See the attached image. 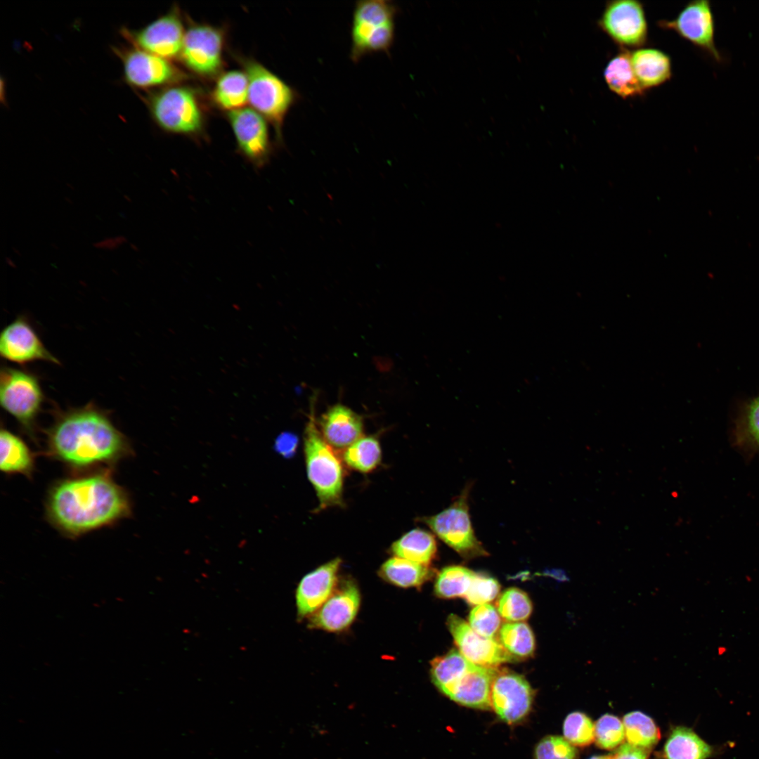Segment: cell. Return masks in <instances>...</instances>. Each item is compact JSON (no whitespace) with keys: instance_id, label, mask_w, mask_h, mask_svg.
<instances>
[{"instance_id":"cell-6","label":"cell","mask_w":759,"mask_h":759,"mask_svg":"<svg viewBox=\"0 0 759 759\" xmlns=\"http://www.w3.org/2000/svg\"><path fill=\"white\" fill-rule=\"evenodd\" d=\"M147 105L153 119L162 130L196 136L205 125L202 107L194 90L173 84L149 94Z\"/></svg>"},{"instance_id":"cell-41","label":"cell","mask_w":759,"mask_h":759,"mask_svg":"<svg viewBox=\"0 0 759 759\" xmlns=\"http://www.w3.org/2000/svg\"><path fill=\"white\" fill-rule=\"evenodd\" d=\"M649 751L623 743L613 754V759H647Z\"/></svg>"},{"instance_id":"cell-4","label":"cell","mask_w":759,"mask_h":759,"mask_svg":"<svg viewBox=\"0 0 759 759\" xmlns=\"http://www.w3.org/2000/svg\"><path fill=\"white\" fill-rule=\"evenodd\" d=\"M398 7L392 1L366 0L356 3L351 22L350 58L358 62L365 56L390 51L395 38Z\"/></svg>"},{"instance_id":"cell-32","label":"cell","mask_w":759,"mask_h":759,"mask_svg":"<svg viewBox=\"0 0 759 759\" xmlns=\"http://www.w3.org/2000/svg\"><path fill=\"white\" fill-rule=\"evenodd\" d=\"M474 574V572L461 566L446 567L436 578L434 592L442 598L465 597Z\"/></svg>"},{"instance_id":"cell-42","label":"cell","mask_w":759,"mask_h":759,"mask_svg":"<svg viewBox=\"0 0 759 759\" xmlns=\"http://www.w3.org/2000/svg\"><path fill=\"white\" fill-rule=\"evenodd\" d=\"M590 759H613V755H595Z\"/></svg>"},{"instance_id":"cell-36","label":"cell","mask_w":759,"mask_h":759,"mask_svg":"<svg viewBox=\"0 0 759 759\" xmlns=\"http://www.w3.org/2000/svg\"><path fill=\"white\" fill-rule=\"evenodd\" d=\"M533 759H578V752L564 737L547 735L536 744Z\"/></svg>"},{"instance_id":"cell-9","label":"cell","mask_w":759,"mask_h":759,"mask_svg":"<svg viewBox=\"0 0 759 759\" xmlns=\"http://www.w3.org/2000/svg\"><path fill=\"white\" fill-rule=\"evenodd\" d=\"M465 491L450 507L424 519V522L446 545L462 557L472 558L487 554L475 536Z\"/></svg>"},{"instance_id":"cell-11","label":"cell","mask_w":759,"mask_h":759,"mask_svg":"<svg viewBox=\"0 0 759 759\" xmlns=\"http://www.w3.org/2000/svg\"><path fill=\"white\" fill-rule=\"evenodd\" d=\"M535 692L519 674L498 670L491 691V708L497 718L510 726L522 724L533 708Z\"/></svg>"},{"instance_id":"cell-18","label":"cell","mask_w":759,"mask_h":759,"mask_svg":"<svg viewBox=\"0 0 759 759\" xmlns=\"http://www.w3.org/2000/svg\"><path fill=\"white\" fill-rule=\"evenodd\" d=\"M447 625L458 650L472 663L496 668L501 663L515 660L499 642L479 635L457 615L450 614Z\"/></svg>"},{"instance_id":"cell-20","label":"cell","mask_w":759,"mask_h":759,"mask_svg":"<svg viewBox=\"0 0 759 759\" xmlns=\"http://www.w3.org/2000/svg\"><path fill=\"white\" fill-rule=\"evenodd\" d=\"M342 560L336 557L306 574L295 593L298 618L311 616L337 588Z\"/></svg>"},{"instance_id":"cell-14","label":"cell","mask_w":759,"mask_h":759,"mask_svg":"<svg viewBox=\"0 0 759 759\" xmlns=\"http://www.w3.org/2000/svg\"><path fill=\"white\" fill-rule=\"evenodd\" d=\"M185 32L176 7L140 30H123L134 46L167 60L179 58Z\"/></svg>"},{"instance_id":"cell-33","label":"cell","mask_w":759,"mask_h":759,"mask_svg":"<svg viewBox=\"0 0 759 759\" xmlns=\"http://www.w3.org/2000/svg\"><path fill=\"white\" fill-rule=\"evenodd\" d=\"M500 616L511 622H521L532 612V603L526 592L517 588L505 590L497 604Z\"/></svg>"},{"instance_id":"cell-17","label":"cell","mask_w":759,"mask_h":759,"mask_svg":"<svg viewBox=\"0 0 759 759\" xmlns=\"http://www.w3.org/2000/svg\"><path fill=\"white\" fill-rule=\"evenodd\" d=\"M0 354L4 359L19 365L39 361L60 364L23 316H18L2 330Z\"/></svg>"},{"instance_id":"cell-28","label":"cell","mask_w":759,"mask_h":759,"mask_svg":"<svg viewBox=\"0 0 759 759\" xmlns=\"http://www.w3.org/2000/svg\"><path fill=\"white\" fill-rule=\"evenodd\" d=\"M378 573L389 583L406 588L422 585L431 571L428 565L393 557L382 564Z\"/></svg>"},{"instance_id":"cell-5","label":"cell","mask_w":759,"mask_h":759,"mask_svg":"<svg viewBox=\"0 0 759 759\" xmlns=\"http://www.w3.org/2000/svg\"><path fill=\"white\" fill-rule=\"evenodd\" d=\"M304 453L308 478L316 491L320 508L341 504L342 465L332 446L323 437L313 412L304 432Z\"/></svg>"},{"instance_id":"cell-38","label":"cell","mask_w":759,"mask_h":759,"mask_svg":"<svg viewBox=\"0 0 759 759\" xmlns=\"http://www.w3.org/2000/svg\"><path fill=\"white\" fill-rule=\"evenodd\" d=\"M499 592L500 584L495 579L475 573L464 597L472 605H480L493 601Z\"/></svg>"},{"instance_id":"cell-24","label":"cell","mask_w":759,"mask_h":759,"mask_svg":"<svg viewBox=\"0 0 759 759\" xmlns=\"http://www.w3.org/2000/svg\"><path fill=\"white\" fill-rule=\"evenodd\" d=\"M630 60L635 74L644 89L659 86L671 77L670 57L660 50H636L630 53Z\"/></svg>"},{"instance_id":"cell-7","label":"cell","mask_w":759,"mask_h":759,"mask_svg":"<svg viewBox=\"0 0 759 759\" xmlns=\"http://www.w3.org/2000/svg\"><path fill=\"white\" fill-rule=\"evenodd\" d=\"M248 79V102L273 126L279 140L285 117L298 99L285 81L252 58L240 59Z\"/></svg>"},{"instance_id":"cell-19","label":"cell","mask_w":759,"mask_h":759,"mask_svg":"<svg viewBox=\"0 0 759 759\" xmlns=\"http://www.w3.org/2000/svg\"><path fill=\"white\" fill-rule=\"evenodd\" d=\"M360 605L361 594L357 585L346 580L310 616L309 626L332 632L343 631L355 620Z\"/></svg>"},{"instance_id":"cell-23","label":"cell","mask_w":759,"mask_h":759,"mask_svg":"<svg viewBox=\"0 0 759 759\" xmlns=\"http://www.w3.org/2000/svg\"><path fill=\"white\" fill-rule=\"evenodd\" d=\"M0 446L1 472L8 475L21 474L32 479L35 469V456L25 441L2 427Z\"/></svg>"},{"instance_id":"cell-3","label":"cell","mask_w":759,"mask_h":759,"mask_svg":"<svg viewBox=\"0 0 759 759\" xmlns=\"http://www.w3.org/2000/svg\"><path fill=\"white\" fill-rule=\"evenodd\" d=\"M497 668L476 665L458 649H452L431 661L435 687L453 701L465 707L491 709V691Z\"/></svg>"},{"instance_id":"cell-2","label":"cell","mask_w":759,"mask_h":759,"mask_svg":"<svg viewBox=\"0 0 759 759\" xmlns=\"http://www.w3.org/2000/svg\"><path fill=\"white\" fill-rule=\"evenodd\" d=\"M46 430V453L74 472L112 469L134 454L129 439L108 413L93 402L79 408L54 410Z\"/></svg>"},{"instance_id":"cell-25","label":"cell","mask_w":759,"mask_h":759,"mask_svg":"<svg viewBox=\"0 0 759 759\" xmlns=\"http://www.w3.org/2000/svg\"><path fill=\"white\" fill-rule=\"evenodd\" d=\"M248 79L245 72L230 70L221 74L212 92L214 103L228 112L242 108L248 102Z\"/></svg>"},{"instance_id":"cell-40","label":"cell","mask_w":759,"mask_h":759,"mask_svg":"<svg viewBox=\"0 0 759 759\" xmlns=\"http://www.w3.org/2000/svg\"><path fill=\"white\" fill-rule=\"evenodd\" d=\"M747 427L751 435L759 443V397L753 400L748 406Z\"/></svg>"},{"instance_id":"cell-35","label":"cell","mask_w":759,"mask_h":759,"mask_svg":"<svg viewBox=\"0 0 759 759\" xmlns=\"http://www.w3.org/2000/svg\"><path fill=\"white\" fill-rule=\"evenodd\" d=\"M625 739L624 725L618 717L605 714L595 722L594 741L599 748L613 750L622 745Z\"/></svg>"},{"instance_id":"cell-16","label":"cell","mask_w":759,"mask_h":759,"mask_svg":"<svg viewBox=\"0 0 759 759\" xmlns=\"http://www.w3.org/2000/svg\"><path fill=\"white\" fill-rule=\"evenodd\" d=\"M227 119L240 152L254 167H263L271 152L267 120L250 108L228 112Z\"/></svg>"},{"instance_id":"cell-13","label":"cell","mask_w":759,"mask_h":759,"mask_svg":"<svg viewBox=\"0 0 759 759\" xmlns=\"http://www.w3.org/2000/svg\"><path fill=\"white\" fill-rule=\"evenodd\" d=\"M659 24L663 28L674 30L717 63L724 61V56L715 41V22L709 1H690L675 19L662 20Z\"/></svg>"},{"instance_id":"cell-12","label":"cell","mask_w":759,"mask_h":759,"mask_svg":"<svg viewBox=\"0 0 759 759\" xmlns=\"http://www.w3.org/2000/svg\"><path fill=\"white\" fill-rule=\"evenodd\" d=\"M223 44L221 29L207 24H194L185 32L179 58L193 72L212 77L222 67Z\"/></svg>"},{"instance_id":"cell-39","label":"cell","mask_w":759,"mask_h":759,"mask_svg":"<svg viewBox=\"0 0 759 759\" xmlns=\"http://www.w3.org/2000/svg\"><path fill=\"white\" fill-rule=\"evenodd\" d=\"M299 439L292 432H283L275 439V450L285 458H292L296 453Z\"/></svg>"},{"instance_id":"cell-1","label":"cell","mask_w":759,"mask_h":759,"mask_svg":"<svg viewBox=\"0 0 759 759\" xmlns=\"http://www.w3.org/2000/svg\"><path fill=\"white\" fill-rule=\"evenodd\" d=\"M132 514L129 493L112 469L79 472L53 484L45 500L48 522L63 536L76 539L112 526Z\"/></svg>"},{"instance_id":"cell-37","label":"cell","mask_w":759,"mask_h":759,"mask_svg":"<svg viewBox=\"0 0 759 759\" xmlns=\"http://www.w3.org/2000/svg\"><path fill=\"white\" fill-rule=\"evenodd\" d=\"M500 617L498 610L491 604L476 605L469 616V625L479 635L494 638L500 626Z\"/></svg>"},{"instance_id":"cell-15","label":"cell","mask_w":759,"mask_h":759,"mask_svg":"<svg viewBox=\"0 0 759 759\" xmlns=\"http://www.w3.org/2000/svg\"><path fill=\"white\" fill-rule=\"evenodd\" d=\"M599 25L615 42L623 46H641L647 38L644 11L637 1L607 2Z\"/></svg>"},{"instance_id":"cell-30","label":"cell","mask_w":759,"mask_h":759,"mask_svg":"<svg viewBox=\"0 0 759 759\" xmlns=\"http://www.w3.org/2000/svg\"><path fill=\"white\" fill-rule=\"evenodd\" d=\"M344 462L351 469L368 473L379 464L382 451L378 440L373 436H363L344 449Z\"/></svg>"},{"instance_id":"cell-29","label":"cell","mask_w":759,"mask_h":759,"mask_svg":"<svg viewBox=\"0 0 759 759\" xmlns=\"http://www.w3.org/2000/svg\"><path fill=\"white\" fill-rule=\"evenodd\" d=\"M623 723L627 743L633 746L649 752L661 738L659 728L654 721L642 712L627 713Z\"/></svg>"},{"instance_id":"cell-10","label":"cell","mask_w":759,"mask_h":759,"mask_svg":"<svg viewBox=\"0 0 759 759\" xmlns=\"http://www.w3.org/2000/svg\"><path fill=\"white\" fill-rule=\"evenodd\" d=\"M124 70V81L141 89L173 85L185 78V74L169 60L136 46L114 48Z\"/></svg>"},{"instance_id":"cell-27","label":"cell","mask_w":759,"mask_h":759,"mask_svg":"<svg viewBox=\"0 0 759 759\" xmlns=\"http://www.w3.org/2000/svg\"><path fill=\"white\" fill-rule=\"evenodd\" d=\"M391 552L394 557L428 565L435 557L436 543L431 533L416 528L394 542Z\"/></svg>"},{"instance_id":"cell-34","label":"cell","mask_w":759,"mask_h":759,"mask_svg":"<svg viewBox=\"0 0 759 759\" xmlns=\"http://www.w3.org/2000/svg\"><path fill=\"white\" fill-rule=\"evenodd\" d=\"M563 734L574 746H587L595 740V724L586 714L572 712L564 719Z\"/></svg>"},{"instance_id":"cell-8","label":"cell","mask_w":759,"mask_h":759,"mask_svg":"<svg viewBox=\"0 0 759 759\" xmlns=\"http://www.w3.org/2000/svg\"><path fill=\"white\" fill-rule=\"evenodd\" d=\"M44 395L38 377L20 368L2 366L0 371V403L22 429L36 441L37 417Z\"/></svg>"},{"instance_id":"cell-21","label":"cell","mask_w":759,"mask_h":759,"mask_svg":"<svg viewBox=\"0 0 759 759\" xmlns=\"http://www.w3.org/2000/svg\"><path fill=\"white\" fill-rule=\"evenodd\" d=\"M317 424L325 441L335 448L345 449L363 436L362 417L342 404L330 407Z\"/></svg>"},{"instance_id":"cell-22","label":"cell","mask_w":759,"mask_h":759,"mask_svg":"<svg viewBox=\"0 0 759 759\" xmlns=\"http://www.w3.org/2000/svg\"><path fill=\"white\" fill-rule=\"evenodd\" d=\"M720 748L709 744L692 728L677 726L670 732L660 759H710Z\"/></svg>"},{"instance_id":"cell-26","label":"cell","mask_w":759,"mask_h":759,"mask_svg":"<svg viewBox=\"0 0 759 759\" xmlns=\"http://www.w3.org/2000/svg\"><path fill=\"white\" fill-rule=\"evenodd\" d=\"M604 77L609 88L623 98L640 96L644 91L633 70L630 53L626 49L609 62Z\"/></svg>"},{"instance_id":"cell-31","label":"cell","mask_w":759,"mask_h":759,"mask_svg":"<svg viewBox=\"0 0 759 759\" xmlns=\"http://www.w3.org/2000/svg\"><path fill=\"white\" fill-rule=\"evenodd\" d=\"M499 642L515 659L532 656L536 647L531 628L523 622L502 625L499 630Z\"/></svg>"}]
</instances>
